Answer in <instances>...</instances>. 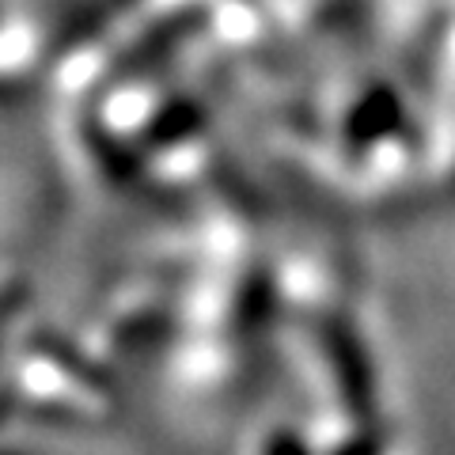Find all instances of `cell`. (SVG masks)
I'll return each instance as SVG.
<instances>
[{"label": "cell", "mask_w": 455, "mask_h": 455, "mask_svg": "<svg viewBox=\"0 0 455 455\" xmlns=\"http://www.w3.org/2000/svg\"><path fill=\"white\" fill-rule=\"evenodd\" d=\"M269 455H307L300 444H292V440H277V444H269Z\"/></svg>", "instance_id": "1"}]
</instances>
